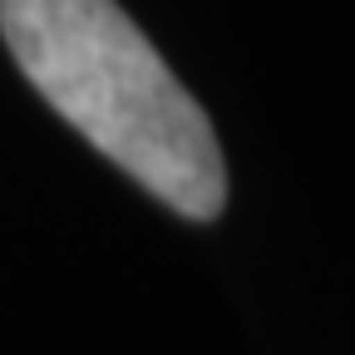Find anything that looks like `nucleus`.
Returning <instances> with one entry per match:
<instances>
[{"instance_id": "nucleus-1", "label": "nucleus", "mask_w": 355, "mask_h": 355, "mask_svg": "<svg viewBox=\"0 0 355 355\" xmlns=\"http://www.w3.org/2000/svg\"><path fill=\"white\" fill-rule=\"evenodd\" d=\"M0 35L44 104L158 202L222 212L227 168L202 104L114 0H0Z\"/></svg>"}]
</instances>
